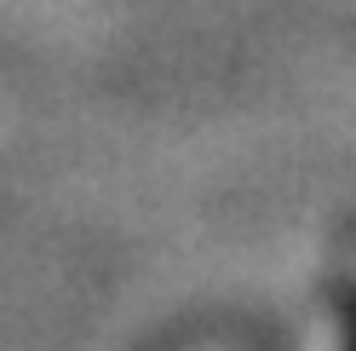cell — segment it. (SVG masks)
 Wrapping results in <instances>:
<instances>
[{
    "instance_id": "obj_2",
    "label": "cell",
    "mask_w": 356,
    "mask_h": 351,
    "mask_svg": "<svg viewBox=\"0 0 356 351\" xmlns=\"http://www.w3.org/2000/svg\"><path fill=\"white\" fill-rule=\"evenodd\" d=\"M167 351H236L230 340H178V345H167Z\"/></svg>"
},
{
    "instance_id": "obj_1",
    "label": "cell",
    "mask_w": 356,
    "mask_h": 351,
    "mask_svg": "<svg viewBox=\"0 0 356 351\" xmlns=\"http://www.w3.org/2000/svg\"><path fill=\"white\" fill-rule=\"evenodd\" d=\"M316 351H356V276H345L339 288H333V305H327Z\"/></svg>"
}]
</instances>
